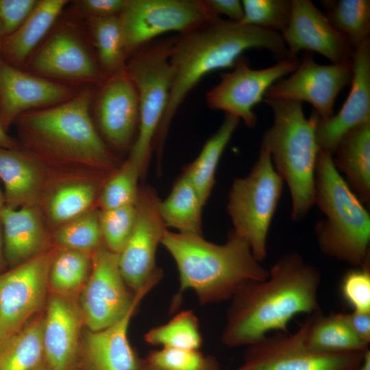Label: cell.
<instances>
[{"label": "cell", "instance_id": "cell-1", "mask_svg": "<svg viewBox=\"0 0 370 370\" xmlns=\"http://www.w3.org/2000/svg\"><path fill=\"white\" fill-rule=\"evenodd\" d=\"M320 283V271L301 255L284 254L265 280L245 285L231 299L223 343L229 347L249 346L271 331L287 333L295 316L321 310Z\"/></svg>", "mask_w": 370, "mask_h": 370}, {"label": "cell", "instance_id": "cell-2", "mask_svg": "<svg viewBox=\"0 0 370 370\" xmlns=\"http://www.w3.org/2000/svg\"><path fill=\"white\" fill-rule=\"evenodd\" d=\"M250 49L269 51L279 60L289 58L280 33L221 17L210 18L175 36L169 56L168 105L153 144L157 151L162 150L171 121L188 93L211 72L232 69Z\"/></svg>", "mask_w": 370, "mask_h": 370}, {"label": "cell", "instance_id": "cell-3", "mask_svg": "<svg viewBox=\"0 0 370 370\" xmlns=\"http://www.w3.org/2000/svg\"><path fill=\"white\" fill-rule=\"evenodd\" d=\"M161 244L177 265L179 294L193 291L203 304L231 299L245 285L269 275L248 243L232 231L225 243L215 244L166 230Z\"/></svg>", "mask_w": 370, "mask_h": 370}, {"label": "cell", "instance_id": "cell-4", "mask_svg": "<svg viewBox=\"0 0 370 370\" xmlns=\"http://www.w3.org/2000/svg\"><path fill=\"white\" fill-rule=\"evenodd\" d=\"M273 114L272 125L264 132L260 147L288 186L293 221H301L314 206V175L320 149L316 120L312 111L306 118L301 102L264 99Z\"/></svg>", "mask_w": 370, "mask_h": 370}, {"label": "cell", "instance_id": "cell-5", "mask_svg": "<svg viewBox=\"0 0 370 370\" xmlns=\"http://www.w3.org/2000/svg\"><path fill=\"white\" fill-rule=\"evenodd\" d=\"M336 169L332 155L321 150L314 175V200L325 216L315 225L325 256L354 267H370V215Z\"/></svg>", "mask_w": 370, "mask_h": 370}, {"label": "cell", "instance_id": "cell-6", "mask_svg": "<svg viewBox=\"0 0 370 370\" xmlns=\"http://www.w3.org/2000/svg\"><path fill=\"white\" fill-rule=\"evenodd\" d=\"M90 90L77 92L61 103L27 112L18 120L25 135L49 152L92 164L107 166L112 156L90 114Z\"/></svg>", "mask_w": 370, "mask_h": 370}, {"label": "cell", "instance_id": "cell-7", "mask_svg": "<svg viewBox=\"0 0 370 370\" xmlns=\"http://www.w3.org/2000/svg\"><path fill=\"white\" fill-rule=\"evenodd\" d=\"M175 36L156 39L128 58L125 70L137 90L139 123L128 158L140 169L147 166L154 140L167 108L171 73L169 56Z\"/></svg>", "mask_w": 370, "mask_h": 370}, {"label": "cell", "instance_id": "cell-8", "mask_svg": "<svg viewBox=\"0 0 370 370\" xmlns=\"http://www.w3.org/2000/svg\"><path fill=\"white\" fill-rule=\"evenodd\" d=\"M283 187L269 153L260 147L250 172L234 179L229 192L227 211L232 232L248 243L259 262L267 255L268 234Z\"/></svg>", "mask_w": 370, "mask_h": 370}, {"label": "cell", "instance_id": "cell-9", "mask_svg": "<svg viewBox=\"0 0 370 370\" xmlns=\"http://www.w3.org/2000/svg\"><path fill=\"white\" fill-rule=\"evenodd\" d=\"M214 17L205 0H125L119 15L128 58L162 34H180Z\"/></svg>", "mask_w": 370, "mask_h": 370}, {"label": "cell", "instance_id": "cell-10", "mask_svg": "<svg viewBox=\"0 0 370 370\" xmlns=\"http://www.w3.org/2000/svg\"><path fill=\"white\" fill-rule=\"evenodd\" d=\"M308 317L293 334L278 333L248 346L235 370H358L364 352L323 353L305 343Z\"/></svg>", "mask_w": 370, "mask_h": 370}, {"label": "cell", "instance_id": "cell-11", "mask_svg": "<svg viewBox=\"0 0 370 370\" xmlns=\"http://www.w3.org/2000/svg\"><path fill=\"white\" fill-rule=\"evenodd\" d=\"M299 62L298 58H286L271 66L254 69L243 56L230 71L221 73L219 82L206 93V104L212 110L238 118L252 129L258 121L254 108L264 101L268 89L293 72Z\"/></svg>", "mask_w": 370, "mask_h": 370}, {"label": "cell", "instance_id": "cell-12", "mask_svg": "<svg viewBox=\"0 0 370 370\" xmlns=\"http://www.w3.org/2000/svg\"><path fill=\"white\" fill-rule=\"evenodd\" d=\"M352 78V59L320 64L312 53H306L290 76L272 85L264 99L308 102L318 116L325 120L334 115L336 99L343 88L350 86Z\"/></svg>", "mask_w": 370, "mask_h": 370}, {"label": "cell", "instance_id": "cell-13", "mask_svg": "<svg viewBox=\"0 0 370 370\" xmlns=\"http://www.w3.org/2000/svg\"><path fill=\"white\" fill-rule=\"evenodd\" d=\"M119 267V254L106 247L95 251L90 275L83 287L79 305L83 321L90 331L106 328L123 318L136 299Z\"/></svg>", "mask_w": 370, "mask_h": 370}, {"label": "cell", "instance_id": "cell-14", "mask_svg": "<svg viewBox=\"0 0 370 370\" xmlns=\"http://www.w3.org/2000/svg\"><path fill=\"white\" fill-rule=\"evenodd\" d=\"M51 262L47 254H39L0 273V346L42 307Z\"/></svg>", "mask_w": 370, "mask_h": 370}, {"label": "cell", "instance_id": "cell-15", "mask_svg": "<svg viewBox=\"0 0 370 370\" xmlns=\"http://www.w3.org/2000/svg\"><path fill=\"white\" fill-rule=\"evenodd\" d=\"M156 193L145 187L138 191L133 230L119 254V267L127 286L135 293L160 270L156 253L166 230L159 213Z\"/></svg>", "mask_w": 370, "mask_h": 370}, {"label": "cell", "instance_id": "cell-16", "mask_svg": "<svg viewBox=\"0 0 370 370\" xmlns=\"http://www.w3.org/2000/svg\"><path fill=\"white\" fill-rule=\"evenodd\" d=\"M289 58L301 51L317 53L331 63L352 59L354 49L310 0H291L288 23L281 33Z\"/></svg>", "mask_w": 370, "mask_h": 370}, {"label": "cell", "instance_id": "cell-17", "mask_svg": "<svg viewBox=\"0 0 370 370\" xmlns=\"http://www.w3.org/2000/svg\"><path fill=\"white\" fill-rule=\"evenodd\" d=\"M76 94L72 87L23 71L0 57V122L5 132L28 110L61 103Z\"/></svg>", "mask_w": 370, "mask_h": 370}, {"label": "cell", "instance_id": "cell-18", "mask_svg": "<svg viewBox=\"0 0 370 370\" xmlns=\"http://www.w3.org/2000/svg\"><path fill=\"white\" fill-rule=\"evenodd\" d=\"M352 62L351 88L340 110L325 120L312 110L315 116L318 146L332 155L348 131L370 121V39L354 49Z\"/></svg>", "mask_w": 370, "mask_h": 370}, {"label": "cell", "instance_id": "cell-19", "mask_svg": "<svg viewBox=\"0 0 370 370\" xmlns=\"http://www.w3.org/2000/svg\"><path fill=\"white\" fill-rule=\"evenodd\" d=\"M30 69L41 76L94 83L105 79L97 61L73 32H56L35 53Z\"/></svg>", "mask_w": 370, "mask_h": 370}, {"label": "cell", "instance_id": "cell-20", "mask_svg": "<svg viewBox=\"0 0 370 370\" xmlns=\"http://www.w3.org/2000/svg\"><path fill=\"white\" fill-rule=\"evenodd\" d=\"M162 277L160 270L136 292L134 303L120 320L102 330L88 332L83 351L84 370H138L141 367L143 362L128 340V327L140 301Z\"/></svg>", "mask_w": 370, "mask_h": 370}, {"label": "cell", "instance_id": "cell-21", "mask_svg": "<svg viewBox=\"0 0 370 370\" xmlns=\"http://www.w3.org/2000/svg\"><path fill=\"white\" fill-rule=\"evenodd\" d=\"M99 86L96 112L101 132L114 147L124 149L136 130L138 132L139 103L135 84L125 69Z\"/></svg>", "mask_w": 370, "mask_h": 370}, {"label": "cell", "instance_id": "cell-22", "mask_svg": "<svg viewBox=\"0 0 370 370\" xmlns=\"http://www.w3.org/2000/svg\"><path fill=\"white\" fill-rule=\"evenodd\" d=\"M83 321L79 306L66 295L55 294L43 320L44 360L49 370H73Z\"/></svg>", "mask_w": 370, "mask_h": 370}, {"label": "cell", "instance_id": "cell-23", "mask_svg": "<svg viewBox=\"0 0 370 370\" xmlns=\"http://www.w3.org/2000/svg\"><path fill=\"white\" fill-rule=\"evenodd\" d=\"M332 160L337 171L365 204L370 203V121L348 131L337 144Z\"/></svg>", "mask_w": 370, "mask_h": 370}, {"label": "cell", "instance_id": "cell-24", "mask_svg": "<svg viewBox=\"0 0 370 370\" xmlns=\"http://www.w3.org/2000/svg\"><path fill=\"white\" fill-rule=\"evenodd\" d=\"M0 221L6 263L14 267L39 254L44 233L33 209L25 206L16 210L4 205L0 208Z\"/></svg>", "mask_w": 370, "mask_h": 370}, {"label": "cell", "instance_id": "cell-25", "mask_svg": "<svg viewBox=\"0 0 370 370\" xmlns=\"http://www.w3.org/2000/svg\"><path fill=\"white\" fill-rule=\"evenodd\" d=\"M67 2L65 0L38 1L23 24L2 39L0 57L13 66L23 63L51 28Z\"/></svg>", "mask_w": 370, "mask_h": 370}, {"label": "cell", "instance_id": "cell-26", "mask_svg": "<svg viewBox=\"0 0 370 370\" xmlns=\"http://www.w3.org/2000/svg\"><path fill=\"white\" fill-rule=\"evenodd\" d=\"M305 343L323 353L364 352L369 345L361 341L348 324L344 313L323 314L321 310L308 314Z\"/></svg>", "mask_w": 370, "mask_h": 370}, {"label": "cell", "instance_id": "cell-27", "mask_svg": "<svg viewBox=\"0 0 370 370\" xmlns=\"http://www.w3.org/2000/svg\"><path fill=\"white\" fill-rule=\"evenodd\" d=\"M204 205L196 189L184 174L169 196L159 202L158 210L166 227L175 228L182 234L202 236Z\"/></svg>", "mask_w": 370, "mask_h": 370}, {"label": "cell", "instance_id": "cell-28", "mask_svg": "<svg viewBox=\"0 0 370 370\" xmlns=\"http://www.w3.org/2000/svg\"><path fill=\"white\" fill-rule=\"evenodd\" d=\"M240 119L225 114L217 132L206 142L200 153L184 175L192 183L204 204L214 184V176L220 158L234 133Z\"/></svg>", "mask_w": 370, "mask_h": 370}, {"label": "cell", "instance_id": "cell-29", "mask_svg": "<svg viewBox=\"0 0 370 370\" xmlns=\"http://www.w3.org/2000/svg\"><path fill=\"white\" fill-rule=\"evenodd\" d=\"M28 158L14 149L0 148V179L3 183L5 205L25 204L35 197L39 174Z\"/></svg>", "mask_w": 370, "mask_h": 370}, {"label": "cell", "instance_id": "cell-30", "mask_svg": "<svg viewBox=\"0 0 370 370\" xmlns=\"http://www.w3.org/2000/svg\"><path fill=\"white\" fill-rule=\"evenodd\" d=\"M43 320L29 321L0 346V370H32L44 360Z\"/></svg>", "mask_w": 370, "mask_h": 370}, {"label": "cell", "instance_id": "cell-31", "mask_svg": "<svg viewBox=\"0 0 370 370\" xmlns=\"http://www.w3.org/2000/svg\"><path fill=\"white\" fill-rule=\"evenodd\" d=\"M97 62L107 78L125 69L128 60L118 16L89 18Z\"/></svg>", "mask_w": 370, "mask_h": 370}, {"label": "cell", "instance_id": "cell-32", "mask_svg": "<svg viewBox=\"0 0 370 370\" xmlns=\"http://www.w3.org/2000/svg\"><path fill=\"white\" fill-rule=\"evenodd\" d=\"M324 14L354 49L370 39L369 0H322Z\"/></svg>", "mask_w": 370, "mask_h": 370}, {"label": "cell", "instance_id": "cell-33", "mask_svg": "<svg viewBox=\"0 0 370 370\" xmlns=\"http://www.w3.org/2000/svg\"><path fill=\"white\" fill-rule=\"evenodd\" d=\"M144 340L153 345L187 349H199L202 344L198 319L191 310L182 311L167 323L151 328Z\"/></svg>", "mask_w": 370, "mask_h": 370}, {"label": "cell", "instance_id": "cell-34", "mask_svg": "<svg viewBox=\"0 0 370 370\" xmlns=\"http://www.w3.org/2000/svg\"><path fill=\"white\" fill-rule=\"evenodd\" d=\"M89 265L87 252L64 249L51 262L49 285L56 294L67 296L87 280Z\"/></svg>", "mask_w": 370, "mask_h": 370}, {"label": "cell", "instance_id": "cell-35", "mask_svg": "<svg viewBox=\"0 0 370 370\" xmlns=\"http://www.w3.org/2000/svg\"><path fill=\"white\" fill-rule=\"evenodd\" d=\"M241 24L282 33L291 12V0H243Z\"/></svg>", "mask_w": 370, "mask_h": 370}, {"label": "cell", "instance_id": "cell-36", "mask_svg": "<svg viewBox=\"0 0 370 370\" xmlns=\"http://www.w3.org/2000/svg\"><path fill=\"white\" fill-rule=\"evenodd\" d=\"M101 232L99 214L83 213L58 231L56 240L65 249L88 252L100 247Z\"/></svg>", "mask_w": 370, "mask_h": 370}, {"label": "cell", "instance_id": "cell-37", "mask_svg": "<svg viewBox=\"0 0 370 370\" xmlns=\"http://www.w3.org/2000/svg\"><path fill=\"white\" fill-rule=\"evenodd\" d=\"M95 196V187L87 183L72 184L59 188L49 203L51 219L58 222L73 219L85 212Z\"/></svg>", "mask_w": 370, "mask_h": 370}, {"label": "cell", "instance_id": "cell-38", "mask_svg": "<svg viewBox=\"0 0 370 370\" xmlns=\"http://www.w3.org/2000/svg\"><path fill=\"white\" fill-rule=\"evenodd\" d=\"M138 167L127 159L121 169L105 185L101 195L103 210L135 205L138 199Z\"/></svg>", "mask_w": 370, "mask_h": 370}, {"label": "cell", "instance_id": "cell-39", "mask_svg": "<svg viewBox=\"0 0 370 370\" xmlns=\"http://www.w3.org/2000/svg\"><path fill=\"white\" fill-rule=\"evenodd\" d=\"M136 218V204L102 210L99 224L106 247L119 254L130 236Z\"/></svg>", "mask_w": 370, "mask_h": 370}, {"label": "cell", "instance_id": "cell-40", "mask_svg": "<svg viewBox=\"0 0 370 370\" xmlns=\"http://www.w3.org/2000/svg\"><path fill=\"white\" fill-rule=\"evenodd\" d=\"M206 360L199 349L162 347L151 352L145 362L160 370H202Z\"/></svg>", "mask_w": 370, "mask_h": 370}, {"label": "cell", "instance_id": "cell-41", "mask_svg": "<svg viewBox=\"0 0 370 370\" xmlns=\"http://www.w3.org/2000/svg\"><path fill=\"white\" fill-rule=\"evenodd\" d=\"M341 291L353 311L370 312V267H355L346 272Z\"/></svg>", "mask_w": 370, "mask_h": 370}, {"label": "cell", "instance_id": "cell-42", "mask_svg": "<svg viewBox=\"0 0 370 370\" xmlns=\"http://www.w3.org/2000/svg\"><path fill=\"white\" fill-rule=\"evenodd\" d=\"M38 1L0 0V27L3 38L16 32L30 15Z\"/></svg>", "mask_w": 370, "mask_h": 370}, {"label": "cell", "instance_id": "cell-43", "mask_svg": "<svg viewBox=\"0 0 370 370\" xmlns=\"http://www.w3.org/2000/svg\"><path fill=\"white\" fill-rule=\"evenodd\" d=\"M89 18L118 16L125 0H84L79 2Z\"/></svg>", "mask_w": 370, "mask_h": 370}, {"label": "cell", "instance_id": "cell-44", "mask_svg": "<svg viewBox=\"0 0 370 370\" xmlns=\"http://www.w3.org/2000/svg\"><path fill=\"white\" fill-rule=\"evenodd\" d=\"M209 8L218 17L221 15L227 19L240 23L243 18V8L239 0H205Z\"/></svg>", "mask_w": 370, "mask_h": 370}, {"label": "cell", "instance_id": "cell-45", "mask_svg": "<svg viewBox=\"0 0 370 370\" xmlns=\"http://www.w3.org/2000/svg\"><path fill=\"white\" fill-rule=\"evenodd\" d=\"M345 317L352 330L363 342H370V312L353 311L344 314Z\"/></svg>", "mask_w": 370, "mask_h": 370}, {"label": "cell", "instance_id": "cell-46", "mask_svg": "<svg viewBox=\"0 0 370 370\" xmlns=\"http://www.w3.org/2000/svg\"><path fill=\"white\" fill-rule=\"evenodd\" d=\"M0 148L14 149V141L7 134L0 122Z\"/></svg>", "mask_w": 370, "mask_h": 370}, {"label": "cell", "instance_id": "cell-47", "mask_svg": "<svg viewBox=\"0 0 370 370\" xmlns=\"http://www.w3.org/2000/svg\"><path fill=\"white\" fill-rule=\"evenodd\" d=\"M6 263L4 249H3V237L1 223L0 221V271L3 268Z\"/></svg>", "mask_w": 370, "mask_h": 370}, {"label": "cell", "instance_id": "cell-48", "mask_svg": "<svg viewBox=\"0 0 370 370\" xmlns=\"http://www.w3.org/2000/svg\"><path fill=\"white\" fill-rule=\"evenodd\" d=\"M358 370H370V349H368L364 354V357L361 365Z\"/></svg>", "mask_w": 370, "mask_h": 370}, {"label": "cell", "instance_id": "cell-49", "mask_svg": "<svg viewBox=\"0 0 370 370\" xmlns=\"http://www.w3.org/2000/svg\"><path fill=\"white\" fill-rule=\"evenodd\" d=\"M202 370H219V366L214 358H207L206 365Z\"/></svg>", "mask_w": 370, "mask_h": 370}, {"label": "cell", "instance_id": "cell-50", "mask_svg": "<svg viewBox=\"0 0 370 370\" xmlns=\"http://www.w3.org/2000/svg\"><path fill=\"white\" fill-rule=\"evenodd\" d=\"M32 370H49L45 360Z\"/></svg>", "mask_w": 370, "mask_h": 370}, {"label": "cell", "instance_id": "cell-51", "mask_svg": "<svg viewBox=\"0 0 370 370\" xmlns=\"http://www.w3.org/2000/svg\"><path fill=\"white\" fill-rule=\"evenodd\" d=\"M143 370H160L158 369L149 364H147L145 361L143 362Z\"/></svg>", "mask_w": 370, "mask_h": 370}, {"label": "cell", "instance_id": "cell-52", "mask_svg": "<svg viewBox=\"0 0 370 370\" xmlns=\"http://www.w3.org/2000/svg\"><path fill=\"white\" fill-rule=\"evenodd\" d=\"M5 205V197L4 194L0 188V208Z\"/></svg>", "mask_w": 370, "mask_h": 370}, {"label": "cell", "instance_id": "cell-53", "mask_svg": "<svg viewBox=\"0 0 370 370\" xmlns=\"http://www.w3.org/2000/svg\"><path fill=\"white\" fill-rule=\"evenodd\" d=\"M3 39V36H2V34H1V27H0V44H1V42Z\"/></svg>", "mask_w": 370, "mask_h": 370}, {"label": "cell", "instance_id": "cell-54", "mask_svg": "<svg viewBox=\"0 0 370 370\" xmlns=\"http://www.w3.org/2000/svg\"><path fill=\"white\" fill-rule=\"evenodd\" d=\"M138 370H143V364H142L141 367H140Z\"/></svg>", "mask_w": 370, "mask_h": 370}, {"label": "cell", "instance_id": "cell-55", "mask_svg": "<svg viewBox=\"0 0 370 370\" xmlns=\"http://www.w3.org/2000/svg\"><path fill=\"white\" fill-rule=\"evenodd\" d=\"M73 370H78L77 369L74 368Z\"/></svg>", "mask_w": 370, "mask_h": 370}]
</instances>
